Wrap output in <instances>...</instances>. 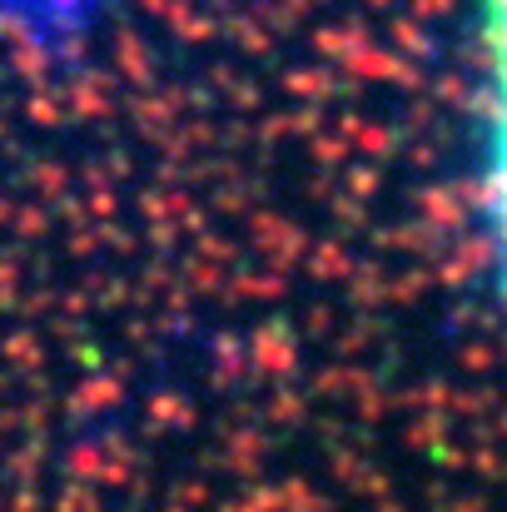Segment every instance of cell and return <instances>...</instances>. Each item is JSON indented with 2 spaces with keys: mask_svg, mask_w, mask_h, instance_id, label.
Here are the masks:
<instances>
[{
  "mask_svg": "<svg viewBox=\"0 0 507 512\" xmlns=\"http://www.w3.org/2000/svg\"><path fill=\"white\" fill-rule=\"evenodd\" d=\"M488 20V60H493V150H488V179H493V219L507 254V0H483Z\"/></svg>",
  "mask_w": 507,
  "mask_h": 512,
  "instance_id": "cell-1",
  "label": "cell"
}]
</instances>
